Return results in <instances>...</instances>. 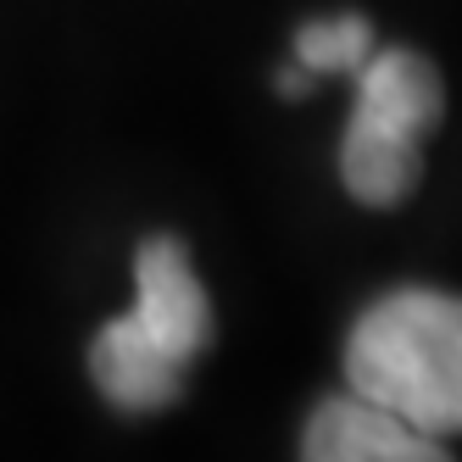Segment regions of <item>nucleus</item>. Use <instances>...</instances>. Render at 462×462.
Segmentation results:
<instances>
[{"instance_id":"nucleus-2","label":"nucleus","mask_w":462,"mask_h":462,"mask_svg":"<svg viewBox=\"0 0 462 462\" xmlns=\"http://www.w3.org/2000/svg\"><path fill=\"white\" fill-rule=\"evenodd\" d=\"M346 384L435 440L462 435V295L390 290L346 340Z\"/></svg>"},{"instance_id":"nucleus-5","label":"nucleus","mask_w":462,"mask_h":462,"mask_svg":"<svg viewBox=\"0 0 462 462\" xmlns=\"http://www.w3.org/2000/svg\"><path fill=\"white\" fill-rule=\"evenodd\" d=\"M379 45H374V23L362 12H340V17H318L295 34V61L323 79V73H356Z\"/></svg>"},{"instance_id":"nucleus-1","label":"nucleus","mask_w":462,"mask_h":462,"mask_svg":"<svg viewBox=\"0 0 462 462\" xmlns=\"http://www.w3.org/2000/svg\"><path fill=\"white\" fill-rule=\"evenodd\" d=\"M134 307L89 340V379L128 418L179 402L189 362L212 346V301L184 240L151 235L134 256Z\"/></svg>"},{"instance_id":"nucleus-3","label":"nucleus","mask_w":462,"mask_h":462,"mask_svg":"<svg viewBox=\"0 0 462 462\" xmlns=\"http://www.w3.org/2000/svg\"><path fill=\"white\" fill-rule=\"evenodd\" d=\"M351 79L356 106L340 140V179L362 207H402L423 179V140L446 112L440 68L407 45H390L374 51Z\"/></svg>"},{"instance_id":"nucleus-4","label":"nucleus","mask_w":462,"mask_h":462,"mask_svg":"<svg viewBox=\"0 0 462 462\" xmlns=\"http://www.w3.org/2000/svg\"><path fill=\"white\" fill-rule=\"evenodd\" d=\"M301 457L307 462H440L446 440L423 435L390 407L351 390V395H328V402L312 407Z\"/></svg>"}]
</instances>
